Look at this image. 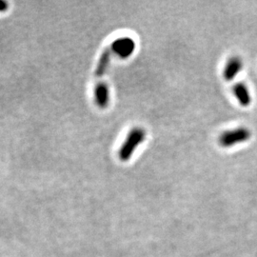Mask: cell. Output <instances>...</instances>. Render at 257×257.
I'll return each mask as SVG.
<instances>
[{"label": "cell", "mask_w": 257, "mask_h": 257, "mask_svg": "<svg viewBox=\"0 0 257 257\" xmlns=\"http://www.w3.org/2000/svg\"><path fill=\"white\" fill-rule=\"evenodd\" d=\"M111 55H112V53L110 49V47L107 48L100 55V58L98 60V63L96 66V69H95V75L97 77H101L105 74V73L107 72L108 67L110 65V58H111Z\"/></svg>", "instance_id": "obj_7"}, {"label": "cell", "mask_w": 257, "mask_h": 257, "mask_svg": "<svg viewBox=\"0 0 257 257\" xmlns=\"http://www.w3.org/2000/svg\"><path fill=\"white\" fill-rule=\"evenodd\" d=\"M93 97L96 106L105 110L110 104V89L105 82H98L93 89Z\"/></svg>", "instance_id": "obj_4"}, {"label": "cell", "mask_w": 257, "mask_h": 257, "mask_svg": "<svg viewBox=\"0 0 257 257\" xmlns=\"http://www.w3.org/2000/svg\"><path fill=\"white\" fill-rule=\"evenodd\" d=\"M135 43L130 37H120L114 40L110 46L112 55L121 58H127L134 51Z\"/></svg>", "instance_id": "obj_3"}, {"label": "cell", "mask_w": 257, "mask_h": 257, "mask_svg": "<svg viewBox=\"0 0 257 257\" xmlns=\"http://www.w3.org/2000/svg\"><path fill=\"white\" fill-rule=\"evenodd\" d=\"M8 9V3L6 1L0 0V12H5Z\"/></svg>", "instance_id": "obj_8"}, {"label": "cell", "mask_w": 257, "mask_h": 257, "mask_svg": "<svg viewBox=\"0 0 257 257\" xmlns=\"http://www.w3.org/2000/svg\"><path fill=\"white\" fill-rule=\"evenodd\" d=\"M243 68V61L239 56H232L223 71V77L227 81H232L236 78V75L241 72Z\"/></svg>", "instance_id": "obj_5"}, {"label": "cell", "mask_w": 257, "mask_h": 257, "mask_svg": "<svg viewBox=\"0 0 257 257\" xmlns=\"http://www.w3.org/2000/svg\"><path fill=\"white\" fill-rule=\"evenodd\" d=\"M234 94L242 107H249L252 103V96L248 87L243 82H238L234 86Z\"/></svg>", "instance_id": "obj_6"}, {"label": "cell", "mask_w": 257, "mask_h": 257, "mask_svg": "<svg viewBox=\"0 0 257 257\" xmlns=\"http://www.w3.org/2000/svg\"><path fill=\"white\" fill-rule=\"evenodd\" d=\"M146 130L141 127H134L128 131L127 137L118 150V157L122 162H127L134 151L142 144L146 138Z\"/></svg>", "instance_id": "obj_1"}, {"label": "cell", "mask_w": 257, "mask_h": 257, "mask_svg": "<svg viewBox=\"0 0 257 257\" xmlns=\"http://www.w3.org/2000/svg\"><path fill=\"white\" fill-rule=\"evenodd\" d=\"M252 136L251 130L246 127L238 128L223 131L218 137V143L223 148H231L236 144L248 141Z\"/></svg>", "instance_id": "obj_2"}]
</instances>
